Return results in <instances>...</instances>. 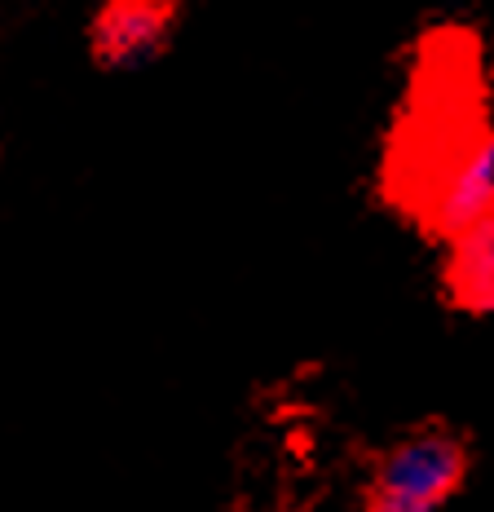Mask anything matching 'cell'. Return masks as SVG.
Here are the masks:
<instances>
[{
  "mask_svg": "<svg viewBox=\"0 0 494 512\" xmlns=\"http://www.w3.org/2000/svg\"><path fill=\"white\" fill-rule=\"evenodd\" d=\"M468 442L450 429H415L380 455L367 512H442L468 477Z\"/></svg>",
  "mask_w": 494,
  "mask_h": 512,
  "instance_id": "6da1fadb",
  "label": "cell"
},
{
  "mask_svg": "<svg viewBox=\"0 0 494 512\" xmlns=\"http://www.w3.org/2000/svg\"><path fill=\"white\" fill-rule=\"evenodd\" d=\"M490 204H494V128L477 133L464 151L450 159L442 190L433 195V221L437 230L455 234L472 217H481Z\"/></svg>",
  "mask_w": 494,
  "mask_h": 512,
  "instance_id": "7a4b0ae2",
  "label": "cell"
},
{
  "mask_svg": "<svg viewBox=\"0 0 494 512\" xmlns=\"http://www.w3.org/2000/svg\"><path fill=\"white\" fill-rule=\"evenodd\" d=\"M446 292L472 314H494V204L450 234Z\"/></svg>",
  "mask_w": 494,
  "mask_h": 512,
  "instance_id": "3957f363",
  "label": "cell"
},
{
  "mask_svg": "<svg viewBox=\"0 0 494 512\" xmlns=\"http://www.w3.org/2000/svg\"><path fill=\"white\" fill-rule=\"evenodd\" d=\"M168 36L164 0H111L98 18V53L106 62H142Z\"/></svg>",
  "mask_w": 494,
  "mask_h": 512,
  "instance_id": "277c9868",
  "label": "cell"
}]
</instances>
